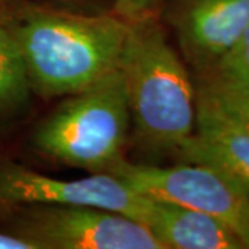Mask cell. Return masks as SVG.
<instances>
[{
  "mask_svg": "<svg viewBox=\"0 0 249 249\" xmlns=\"http://www.w3.org/2000/svg\"><path fill=\"white\" fill-rule=\"evenodd\" d=\"M0 27L24 64L32 93L67 97L119 68L129 22L111 13L45 0H0Z\"/></svg>",
  "mask_w": 249,
  "mask_h": 249,
  "instance_id": "6da1fadb",
  "label": "cell"
},
{
  "mask_svg": "<svg viewBox=\"0 0 249 249\" xmlns=\"http://www.w3.org/2000/svg\"><path fill=\"white\" fill-rule=\"evenodd\" d=\"M119 60L136 145L152 160L178 157L196 130V90L160 16L127 21Z\"/></svg>",
  "mask_w": 249,
  "mask_h": 249,
  "instance_id": "7a4b0ae2",
  "label": "cell"
},
{
  "mask_svg": "<svg viewBox=\"0 0 249 249\" xmlns=\"http://www.w3.org/2000/svg\"><path fill=\"white\" fill-rule=\"evenodd\" d=\"M130 109L118 68L67 96L36 126L31 144L47 160L89 173H109L124 160Z\"/></svg>",
  "mask_w": 249,
  "mask_h": 249,
  "instance_id": "3957f363",
  "label": "cell"
},
{
  "mask_svg": "<svg viewBox=\"0 0 249 249\" xmlns=\"http://www.w3.org/2000/svg\"><path fill=\"white\" fill-rule=\"evenodd\" d=\"M35 249H165L147 226L90 205H28L0 217Z\"/></svg>",
  "mask_w": 249,
  "mask_h": 249,
  "instance_id": "277c9868",
  "label": "cell"
},
{
  "mask_svg": "<svg viewBox=\"0 0 249 249\" xmlns=\"http://www.w3.org/2000/svg\"><path fill=\"white\" fill-rule=\"evenodd\" d=\"M108 175L142 196L173 201L212 216L249 249V188L226 172L204 163L158 166L124 158Z\"/></svg>",
  "mask_w": 249,
  "mask_h": 249,
  "instance_id": "5b68a950",
  "label": "cell"
},
{
  "mask_svg": "<svg viewBox=\"0 0 249 249\" xmlns=\"http://www.w3.org/2000/svg\"><path fill=\"white\" fill-rule=\"evenodd\" d=\"M90 205L129 216L145 226L150 196L108 173L64 180L0 160V217L28 205Z\"/></svg>",
  "mask_w": 249,
  "mask_h": 249,
  "instance_id": "8992f818",
  "label": "cell"
},
{
  "mask_svg": "<svg viewBox=\"0 0 249 249\" xmlns=\"http://www.w3.org/2000/svg\"><path fill=\"white\" fill-rule=\"evenodd\" d=\"M186 60L202 75L249 24V0H165Z\"/></svg>",
  "mask_w": 249,
  "mask_h": 249,
  "instance_id": "52a82bcc",
  "label": "cell"
},
{
  "mask_svg": "<svg viewBox=\"0 0 249 249\" xmlns=\"http://www.w3.org/2000/svg\"><path fill=\"white\" fill-rule=\"evenodd\" d=\"M178 158L217 168L249 188V129L198 94L196 130Z\"/></svg>",
  "mask_w": 249,
  "mask_h": 249,
  "instance_id": "ba28073f",
  "label": "cell"
},
{
  "mask_svg": "<svg viewBox=\"0 0 249 249\" xmlns=\"http://www.w3.org/2000/svg\"><path fill=\"white\" fill-rule=\"evenodd\" d=\"M145 226L165 249H247L222 222L173 201L150 196Z\"/></svg>",
  "mask_w": 249,
  "mask_h": 249,
  "instance_id": "9c48e42d",
  "label": "cell"
},
{
  "mask_svg": "<svg viewBox=\"0 0 249 249\" xmlns=\"http://www.w3.org/2000/svg\"><path fill=\"white\" fill-rule=\"evenodd\" d=\"M31 94L32 90L16 45L0 27V119L22 111Z\"/></svg>",
  "mask_w": 249,
  "mask_h": 249,
  "instance_id": "30bf717a",
  "label": "cell"
},
{
  "mask_svg": "<svg viewBox=\"0 0 249 249\" xmlns=\"http://www.w3.org/2000/svg\"><path fill=\"white\" fill-rule=\"evenodd\" d=\"M198 78H208L249 91V24L213 67Z\"/></svg>",
  "mask_w": 249,
  "mask_h": 249,
  "instance_id": "8fae6325",
  "label": "cell"
},
{
  "mask_svg": "<svg viewBox=\"0 0 249 249\" xmlns=\"http://www.w3.org/2000/svg\"><path fill=\"white\" fill-rule=\"evenodd\" d=\"M196 94L220 108L249 129V91L208 78H198Z\"/></svg>",
  "mask_w": 249,
  "mask_h": 249,
  "instance_id": "7c38bea8",
  "label": "cell"
},
{
  "mask_svg": "<svg viewBox=\"0 0 249 249\" xmlns=\"http://www.w3.org/2000/svg\"><path fill=\"white\" fill-rule=\"evenodd\" d=\"M165 0H115L112 13L124 21H136L150 16H160Z\"/></svg>",
  "mask_w": 249,
  "mask_h": 249,
  "instance_id": "4fadbf2b",
  "label": "cell"
},
{
  "mask_svg": "<svg viewBox=\"0 0 249 249\" xmlns=\"http://www.w3.org/2000/svg\"><path fill=\"white\" fill-rule=\"evenodd\" d=\"M0 249H35V247L11 232L0 230Z\"/></svg>",
  "mask_w": 249,
  "mask_h": 249,
  "instance_id": "5bb4252c",
  "label": "cell"
},
{
  "mask_svg": "<svg viewBox=\"0 0 249 249\" xmlns=\"http://www.w3.org/2000/svg\"><path fill=\"white\" fill-rule=\"evenodd\" d=\"M45 1H50V3L58 4L62 7H68V9L98 13V11H94L97 9L98 0H45Z\"/></svg>",
  "mask_w": 249,
  "mask_h": 249,
  "instance_id": "9a60e30c",
  "label": "cell"
}]
</instances>
